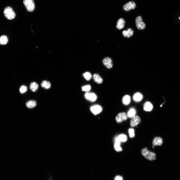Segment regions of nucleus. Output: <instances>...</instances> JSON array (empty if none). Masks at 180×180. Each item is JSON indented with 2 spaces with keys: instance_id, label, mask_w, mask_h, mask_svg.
Here are the masks:
<instances>
[{
  "instance_id": "27",
  "label": "nucleus",
  "mask_w": 180,
  "mask_h": 180,
  "mask_svg": "<svg viewBox=\"0 0 180 180\" xmlns=\"http://www.w3.org/2000/svg\"><path fill=\"white\" fill-rule=\"evenodd\" d=\"M82 90L83 91L88 92L91 89V87L90 85H87L82 86Z\"/></svg>"
},
{
  "instance_id": "29",
  "label": "nucleus",
  "mask_w": 180,
  "mask_h": 180,
  "mask_svg": "<svg viewBox=\"0 0 180 180\" xmlns=\"http://www.w3.org/2000/svg\"><path fill=\"white\" fill-rule=\"evenodd\" d=\"M115 180H123V179L122 176L118 175L115 178Z\"/></svg>"
},
{
  "instance_id": "3",
  "label": "nucleus",
  "mask_w": 180,
  "mask_h": 180,
  "mask_svg": "<svg viewBox=\"0 0 180 180\" xmlns=\"http://www.w3.org/2000/svg\"><path fill=\"white\" fill-rule=\"evenodd\" d=\"M135 23L136 27L138 29L141 30L145 29L146 25L143 21L141 16H138L136 17L135 19Z\"/></svg>"
},
{
  "instance_id": "7",
  "label": "nucleus",
  "mask_w": 180,
  "mask_h": 180,
  "mask_svg": "<svg viewBox=\"0 0 180 180\" xmlns=\"http://www.w3.org/2000/svg\"><path fill=\"white\" fill-rule=\"evenodd\" d=\"M91 112L95 115L100 114L102 111V108L101 106L98 105L92 106L90 108Z\"/></svg>"
},
{
  "instance_id": "4",
  "label": "nucleus",
  "mask_w": 180,
  "mask_h": 180,
  "mask_svg": "<svg viewBox=\"0 0 180 180\" xmlns=\"http://www.w3.org/2000/svg\"><path fill=\"white\" fill-rule=\"evenodd\" d=\"M23 3L28 11L32 12L34 10L35 6L33 0H24Z\"/></svg>"
},
{
  "instance_id": "8",
  "label": "nucleus",
  "mask_w": 180,
  "mask_h": 180,
  "mask_svg": "<svg viewBox=\"0 0 180 180\" xmlns=\"http://www.w3.org/2000/svg\"><path fill=\"white\" fill-rule=\"evenodd\" d=\"M85 97L86 99L92 102L95 101L97 98V95L93 93L87 92L85 94Z\"/></svg>"
},
{
  "instance_id": "5",
  "label": "nucleus",
  "mask_w": 180,
  "mask_h": 180,
  "mask_svg": "<svg viewBox=\"0 0 180 180\" xmlns=\"http://www.w3.org/2000/svg\"><path fill=\"white\" fill-rule=\"evenodd\" d=\"M102 63L104 66L108 69L112 68L113 66V61L109 57H106L103 60Z\"/></svg>"
},
{
  "instance_id": "31",
  "label": "nucleus",
  "mask_w": 180,
  "mask_h": 180,
  "mask_svg": "<svg viewBox=\"0 0 180 180\" xmlns=\"http://www.w3.org/2000/svg\"><path fill=\"white\" fill-rule=\"evenodd\" d=\"M179 19H180V17H179Z\"/></svg>"
},
{
  "instance_id": "16",
  "label": "nucleus",
  "mask_w": 180,
  "mask_h": 180,
  "mask_svg": "<svg viewBox=\"0 0 180 180\" xmlns=\"http://www.w3.org/2000/svg\"><path fill=\"white\" fill-rule=\"evenodd\" d=\"M39 88L38 84L35 82H32L30 84L29 88L31 91L33 92H36Z\"/></svg>"
},
{
  "instance_id": "30",
  "label": "nucleus",
  "mask_w": 180,
  "mask_h": 180,
  "mask_svg": "<svg viewBox=\"0 0 180 180\" xmlns=\"http://www.w3.org/2000/svg\"><path fill=\"white\" fill-rule=\"evenodd\" d=\"M162 97H163V98H164V100H165V101H164V102L163 104H162L161 105H160V107H162V106H163V104H164V103H165L166 102V101H165V98L163 96H162Z\"/></svg>"
},
{
  "instance_id": "22",
  "label": "nucleus",
  "mask_w": 180,
  "mask_h": 180,
  "mask_svg": "<svg viewBox=\"0 0 180 180\" xmlns=\"http://www.w3.org/2000/svg\"><path fill=\"white\" fill-rule=\"evenodd\" d=\"M8 41V39L7 36L3 35L0 37V44L5 45L6 44Z\"/></svg>"
},
{
  "instance_id": "1",
  "label": "nucleus",
  "mask_w": 180,
  "mask_h": 180,
  "mask_svg": "<svg viewBox=\"0 0 180 180\" xmlns=\"http://www.w3.org/2000/svg\"><path fill=\"white\" fill-rule=\"evenodd\" d=\"M4 13L6 17L10 20L14 19L16 16V14L12 8L9 7L6 8L4 9Z\"/></svg>"
},
{
  "instance_id": "19",
  "label": "nucleus",
  "mask_w": 180,
  "mask_h": 180,
  "mask_svg": "<svg viewBox=\"0 0 180 180\" xmlns=\"http://www.w3.org/2000/svg\"><path fill=\"white\" fill-rule=\"evenodd\" d=\"M163 143V140L162 138L159 137L155 138L153 141V146H160Z\"/></svg>"
},
{
  "instance_id": "9",
  "label": "nucleus",
  "mask_w": 180,
  "mask_h": 180,
  "mask_svg": "<svg viewBox=\"0 0 180 180\" xmlns=\"http://www.w3.org/2000/svg\"><path fill=\"white\" fill-rule=\"evenodd\" d=\"M127 119V116L124 113H122L118 114L116 117V120L118 123H120L126 120Z\"/></svg>"
},
{
  "instance_id": "21",
  "label": "nucleus",
  "mask_w": 180,
  "mask_h": 180,
  "mask_svg": "<svg viewBox=\"0 0 180 180\" xmlns=\"http://www.w3.org/2000/svg\"><path fill=\"white\" fill-rule=\"evenodd\" d=\"M130 101L131 98L128 95H126L123 98L122 102L124 105H128L130 104Z\"/></svg>"
},
{
  "instance_id": "10",
  "label": "nucleus",
  "mask_w": 180,
  "mask_h": 180,
  "mask_svg": "<svg viewBox=\"0 0 180 180\" xmlns=\"http://www.w3.org/2000/svg\"><path fill=\"white\" fill-rule=\"evenodd\" d=\"M141 121L140 118L137 116H135L132 118L130 121V125L132 127L137 125L140 123Z\"/></svg>"
},
{
  "instance_id": "28",
  "label": "nucleus",
  "mask_w": 180,
  "mask_h": 180,
  "mask_svg": "<svg viewBox=\"0 0 180 180\" xmlns=\"http://www.w3.org/2000/svg\"><path fill=\"white\" fill-rule=\"evenodd\" d=\"M128 132L130 138H134L135 136L134 130L132 128H130L128 130Z\"/></svg>"
},
{
  "instance_id": "13",
  "label": "nucleus",
  "mask_w": 180,
  "mask_h": 180,
  "mask_svg": "<svg viewBox=\"0 0 180 180\" xmlns=\"http://www.w3.org/2000/svg\"><path fill=\"white\" fill-rule=\"evenodd\" d=\"M93 78L95 82L98 84H100L103 82V79L98 74H95L93 76Z\"/></svg>"
},
{
  "instance_id": "11",
  "label": "nucleus",
  "mask_w": 180,
  "mask_h": 180,
  "mask_svg": "<svg viewBox=\"0 0 180 180\" xmlns=\"http://www.w3.org/2000/svg\"><path fill=\"white\" fill-rule=\"evenodd\" d=\"M134 32V31L133 29L130 28L126 30L123 31L122 34L124 37L128 38L133 35Z\"/></svg>"
},
{
  "instance_id": "6",
  "label": "nucleus",
  "mask_w": 180,
  "mask_h": 180,
  "mask_svg": "<svg viewBox=\"0 0 180 180\" xmlns=\"http://www.w3.org/2000/svg\"><path fill=\"white\" fill-rule=\"evenodd\" d=\"M136 5L135 2L131 1L125 4L123 7V10L125 11H128L130 10L135 9Z\"/></svg>"
},
{
  "instance_id": "26",
  "label": "nucleus",
  "mask_w": 180,
  "mask_h": 180,
  "mask_svg": "<svg viewBox=\"0 0 180 180\" xmlns=\"http://www.w3.org/2000/svg\"><path fill=\"white\" fill-rule=\"evenodd\" d=\"M28 90L27 86L25 85L21 86L19 89V91L21 94H23L26 92Z\"/></svg>"
},
{
  "instance_id": "12",
  "label": "nucleus",
  "mask_w": 180,
  "mask_h": 180,
  "mask_svg": "<svg viewBox=\"0 0 180 180\" xmlns=\"http://www.w3.org/2000/svg\"><path fill=\"white\" fill-rule=\"evenodd\" d=\"M125 21L123 18L119 19L117 21L116 25V28L119 30L123 29L125 26Z\"/></svg>"
},
{
  "instance_id": "14",
  "label": "nucleus",
  "mask_w": 180,
  "mask_h": 180,
  "mask_svg": "<svg viewBox=\"0 0 180 180\" xmlns=\"http://www.w3.org/2000/svg\"><path fill=\"white\" fill-rule=\"evenodd\" d=\"M37 104L36 101L34 100H31L27 102L26 105L27 107L30 109L34 108L36 106Z\"/></svg>"
},
{
  "instance_id": "18",
  "label": "nucleus",
  "mask_w": 180,
  "mask_h": 180,
  "mask_svg": "<svg viewBox=\"0 0 180 180\" xmlns=\"http://www.w3.org/2000/svg\"><path fill=\"white\" fill-rule=\"evenodd\" d=\"M41 86L43 88L48 90L51 88V84L50 82L44 80L42 81Z\"/></svg>"
},
{
  "instance_id": "20",
  "label": "nucleus",
  "mask_w": 180,
  "mask_h": 180,
  "mask_svg": "<svg viewBox=\"0 0 180 180\" xmlns=\"http://www.w3.org/2000/svg\"><path fill=\"white\" fill-rule=\"evenodd\" d=\"M143 98L142 95L139 93L135 94L133 97L134 100L136 102H140L142 100Z\"/></svg>"
},
{
  "instance_id": "24",
  "label": "nucleus",
  "mask_w": 180,
  "mask_h": 180,
  "mask_svg": "<svg viewBox=\"0 0 180 180\" xmlns=\"http://www.w3.org/2000/svg\"><path fill=\"white\" fill-rule=\"evenodd\" d=\"M136 113V111L134 108H131L128 113V116L129 118H132L135 116Z\"/></svg>"
},
{
  "instance_id": "15",
  "label": "nucleus",
  "mask_w": 180,
  "mask_h": 180,
  "mask_svg": "<svg viewBox=\"0 0 180 180\" xmlns=\"http://www.w3.org/2000/svg\"><path fill=\"white\" fill-rule=\"evenodd\" d=\"M153 105L150 102H146L144 105V110L146 111H151L153 110Z\"/></svg>"
},
{
  "instance_id": "2",
  "label": "nucleus",
  "mask_w": 180,
  "mask_h": 180,
  "mask_svg": "<svg viewBox=\"0 0 180 180\" xmlns=\"http://www.w3.org/2000/svg\"><path fill=\"white\" fill-rule=\"evenodd\" d=\"M141 152L143 156L147 159L151 161L156 159V155L150 152L147 148L143 149Z\"/></svg>"
},
{
  "instance_id": "17",
  "label": "nucleus",
  "mask_w": 180,
  "mask_h": 180,
  "mask_svg": "<svg viewBox=\"0 0 180 180\" xmlns=\"http://www.w3.org/2000/svg\"><path fill=\"white\" fill-rule=\"evenodd\" d=\"M127 140V137L126 135L124 134H121L115 138V141L125 142Z\"/></svg>"
},
{
  "instance_id": "23",
  "label": "nucleus",
  "mask_w": 180,
  "mask_h": 180,
  "mask_svg": "<svg viewBox=\"0 0 180 180\" xmlns=\"http://www.w3.org/2000/svg\"><path fill=\"white\" fill-rule=\"evenodd\" d=\"M114 148L117 152H120L122 151V149L120 147V142L118 141H115L114 145Z\"/></svg>"
},
{
  "instance_id": "25",
  "label": "nucleus",
  "mask_w": 180,
  "mask_h": 180,
  "mask_svg": "<svg viewBox=\"0 0 180 180\" xmlns=\"http://www.w3.org/2000/svg\"><path fill=\"white\" fill-rule=\"evenodd\" d=\"M82 75L85 79L88 81L90 80L92 77L91 73L89 72H86L84 73Z\"/></svg>"
}]
</instances>
